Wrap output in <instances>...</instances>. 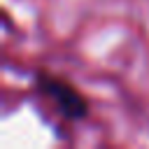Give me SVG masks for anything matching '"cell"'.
<instances>
[{
	"label": "cell",
	"mask_w": 149,
	"mask_h": 149,
	"mask_svg": "<svg viewBox=\"0 0 149 149\" xmlns=\"http://www.w3.org/2000/svg\"><path fill=\"white\" fill-rule=\"evenodd\" d=\"M40 88L56 102L61 114H65L68 119H81L88 109L84 95L74 86H70L68 81H63L58 77H40Z\"/></svg>",
	"instance_id": "1"
}]
</instances>
